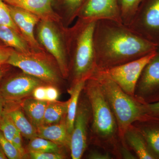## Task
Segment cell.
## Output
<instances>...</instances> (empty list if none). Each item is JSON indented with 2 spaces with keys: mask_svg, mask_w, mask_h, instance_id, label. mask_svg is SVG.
Here are the masks:
<instances>
[{
  "mask_svg": "<svg viewBox=\"0 0 159 159\" xmlns=\"http://www.w3.org/2000/svg\"><path fill=\"white\" fill-rule=\"evenodd\" d=\"M93 45L97 70H106L146 56L159 48L122 23L96 21Z\"/></svg>",
  "mask_w": 159,
  "mask_h": 159,
  "instance_id": "cell-1",
  "label": "cell"
},
{
  "mask_svg": "<svg viewBox=\"0 0 159 159\" xmlns=\"http://www.w3.org/2000/svg\"><path fill=\"white\" fill-rule=\"evenodd\" d=\"M84 92L92 110L91 139L98 148L121 159L122 145L116 119L97 79L92 76L86 80Z\"/></svg>",
  "mask_w": 159,
  "mask_h": 159,
  "instance_id": "cell-2",
  "label": "cell"
},
{
  "mask_svg": "<svg viewBox=\"0 0 159 159\" xmlns=\"http://www.w3.org/2000/svg\"><path fill=\"white\" fill-rule=\"evenodd\" d=\"M96 21L78 18L73 27L66 28L70 88L79 81L88 79L97 70L93 45Z\"/></svg>",
  "mask_w": 159,
  "mask_h": 159,
  "instance_id": "cell-3",
  "label": "cell"
},
{
  "mask_svg": "<svg viewBox=\"0 0 159 159\" xmlns=\"http://www.w3.org/2000/svg\"><path fill=\"white\" fill-rule=\"evenodd\" d=\"M92 76L99 82L117 122L122 145L126 131L134 122L155 119L150 115L148 104L125 93L104 71L96 70Z\"/></svg>",
  "mask_w": 159,
  "mask_h": 159,
  "instance_id": "cell-4",
  "label": "cell"
},
{
  "mask_svg": "<svg viewBox=\"0 0 159 159\" xmlns=\"http://www.w3.org/2000/svg\"><path fill=\"white\" fill-rule=\"evenodd\" d=\"M6 64L18 68L47 84L56 85L63 79L55 60L44 51L23 53L14 50Z\"/></svg>",
  "mask_w": 159,
  "mask_h": 159,
  "instance_id": "cell-5",
  "label": "cell"
},
{
  "mask_svg": "<svg viewBox=\"0 0 159 159\" xmlns=\"http://www.w3.org/2000/svg\"><path fill=\"white\" fill-rule=\"evenodd\" d=\"M58 23L40 20L37 25L38 41L57 62L63 78L69 77V59L66 39V29L60 30Z\"/></svg>",
  "mask_w": 159,
  "mask_h": 159,
  "instance_id": "cell-6",
  "label": "cell"
},
{
  "mask_svg": "<svg viewBox=\"0 0 159 159\" xmlns=\"http://www.w3.org/2000/svg\"><path fill=\"white\" fill-rule=\"evenodd\" d=\"M126 26L159 48V0H143Z\"/></svg>",
  "mask_w": 159,
  "mask_h": 159,
  "instance_id": "cell-7",
  "label": "cell"
},
{
  "mask_svg": "<svg viewBox=\"0 0 159 159\" xmlns=\"http://www.w3.org/2000/svg\"><path fill=\"white\" fill-rule=\"evenodd\" d=\"M84 95L85 97L81 98L80 94L71 134L70 150L73 159H81L88 147V130L92 119V110L85 93Z\"/></svg>",
  "mask_w": 159,
  "mask_h": 159,
  "instance_id": "cell-8",
  "label": "cell"
},
{
  "mask_svg": "<svg viewBox=\"0 0 159 159\" xmlns=\"http://www.w3.org/2000/svg\"><path fill=\"white\" fill-rule=\"evenodd\" d=\"M158 50L139 59L102 71H105L125 93L134 96L136 85L143 69L156 55Z\"/></svg>",
  "mask_w": 159,
  "mask_h": 159,
  "instance_id": "cell-9",
  "label": "cell"
},
{
  "mask_svg": "<svg viewBox=\"0 0 159 159\" xmlns=\"http://www.w3.org/2000/svg\"><path fill=\"white\" fill-rule=\"evenodd\" d=\"M134 97L145 104L159 102V48L143 69L136 85Z\"/></svg>",
  "mask_w": 159,
  "mask_h": 159,
  "instance_id": "cell-10",
  "label": "cell"
},
{
  "mask_svg": "<svg viewBox=\"0 0 159 159\" xmlns=\"http://www.w3.org/2000/svg\"><path fill=\"white\" fill-rule=\"evenodd\" d=\"M46 84L38 79L23 72L8 79L0 87V94L6 103L18 102L31 97L34 89Z\"/></svg>",
  "mask_w": 159,
  "mask_h": 159,
  "instance_id": "cell-11",
  "label": "cell"
},
{
  "mask_svg": "<svg viewBox=\"0 0 159 159\" xmlns=\"http://www.w3.org/2000/svg\"><path fill=\"white\" fill-rule=\"evenodd\" d=\"M77 18L94 21L111 20L122 23L118 0H88Z\"/></svg>",
  "mask_w": 159,
  "mask_h": 159,
  "instance_id": "cell-12",
  "label": "cell"
},
{
  "mask_svg": "<svg viewBox=\"0 0 159 159\" xmlns=\"http://www.w3.org/2000/svg\"><path fill=\"white\" fill-rule=\"evenodd\" d=\"M8 6L12 20L32 49L36 51H44L34 34L35 27L40 20L39 18L25 9Z\"/></svg>",
  "mask_w": 159,
  "mask_h": 159,
  "instance_id": "cell-13",
  "label": "cell"
},
{
  "mask_svg": "<svg viewBox=\"0 0 159 159\" xmlns=\"http://www.w3.org/2000/svg\"><path fill=\"white\" fill-rule=\"evenodd\" d=\"M54 0H3L10 6L25 9L40 19L59 23L62 17L53 9Z\"/></svg>",
  "mask_w": 159,
  "mask_h": 159,
  "instance_id": "cell-14",
  "label": "cell"
},
{
  "mask_svg": "<svg viewBox=\"0 0 159 159\" xmlns=\"http://www.w3.org/2000/svg\"><path fill=\"white\" fill-rule=\"evenodd\" d=\"M4 112L10 117L22 136L30 140L37 136V129L29 121L19 102L6 103Z\"/></svg>",
  "mask_w": 159,
  "mask_h": 159,
  "instance_id": "cell-15",
  "label": "cell"
},
{
  "mask_svg": "<svg viewBox=\"0 0 159 159\" xmlns=\"http://www.w3.org/2000/svg\"><path fill=\"white\" fill-rule=\"evenodd\" d=\"M37 136L48 139L62 148L70 149L71 135L67 127L66 116L58 123L42 125L37 129Z\"/></svg>",
  "mask_w": 159,
  "mask_h": 159,
  "instance_id": "cell-16",
  "label": "cell"
},
{
  "mask_svg": "<svg viewBox=\"0 0 159 159\" xmlns=\"http://www.w3.org/2000/svg\"><path fill=\"white\" fill-rule=\"evenodd\" d=\"M133 125L139 131L155 159H159V118L138 121Z\"/></svg>",
  "mask_w": 159,
  "mask_h": 159,
  "instance_id": "cell-17",
  "label": "cell"
},
{
  "mask_svg": "<svg viewBox=\"0 0 159 159\" xmlns=\"http://www.w3.org/2000/svg\"><path fill=\"white\" fill-rule=\"evenodd\" d=\"M124 141L128 148L133 151L138 159H155L143 136L133 124L125 132Z\"/></svg>",
  "mask_w": 159,
  "mask_h": 159,
  "instance_id": "cell-18",
  "label": "cell"
},
{
  "mask_svg": "<svg viewBox=\"0 0 159 159\" xmlns=\"http://www.w3.org/2000/svg\"><path fill=\"white\" fill-rule=\"evenodd\" d=\"M48 102L29 97L19 102L29 121L37 129L43 125Z\"/></svg>",
  "mask_w": 159,
  "mask_h": 159,
  "instance_id": "cell-19",
  "label": "cell"
},
{
  "mask_svg": "<svg viewBox=\"0 0 159 159\" xmlns=\"http://www.w3.org/2000/svg\"><path fill=\"white\" fill-rule=\"evenodd\" d=\"M0 40L17 52L28 53L34 51L21 34L8 26L0 25Z\"/></svg>",
  "mask_w": 159,
  "mask_h": 159,
  "instance_id": "cell-20",
  "label": "cell"
},
{
  "mask_svg": "<svg viewBox=\"0 0 159 159\" xmlns=\"http://www.w3.org/2000/svg\"><path fill=\"white\" fill-rule=\"evenodd\" d=\"M85 81V80L79 81L73 86L70 88L68 90L69 93L70 95V98L69 99L70 101L66 115V123L68 130L70 135L74 127L80 97L84 88Z\"/></svg>",
  "mask_w": 159,
  "mask_h": 159,
  "instance_id": "cell-21",
  "label": "cell"
},
{
  "mask_svg": "<svg viewBox=\"0 0 159 159\" xmlns=\"http://www.w3.org/2000/svg\"><path fill=\"white\" fill-rule=\"evenodd\" d=\"M70 100L48 102L46 107L43 125L56 124L66 116Z\"/></svg>",
  "mask_w": 159,
  "mask_h": 159,
  "instance_id": "cell-22",
  "label": "cell"
},
{
  "mask_svg": "<svg viewBox=\"0 0 159 159\" xmlns=\"http://www.w3.org/2000/svg\"><path fill=\"white\" fill-rule=\"evenodd\" d=\"M66 26L70 25L78 15L88 0H59Z\"/></svg>",
  "mask_w": 159,
  "mask_h": 159,
  "instance_id": "cell-23",
  "label": "cell"
},
{
  "mask_svg": "<svg viewBox=\"0 0 159 159\" xmlns=\"http://www.w3.org/2000/svg\"><path fill=\"white\" fill-rule=\"evenodd\" d=\"M61 146L50 140L36 136L30 140L27 146V152L36 151L40 152L63 153Z\"/></svg>",
  "mask_w": 159,
  "mask_h": 159,
  "instance_id": "cell-24",
  "label": "cell"
},
{
  "mask_svg": "<svg viewBox=\"0 0 159 159\" xmlns=\"http://www.w3.org/2000/svg\"><path fill=\"white\" fill-rule=\"evenodd\" d=\"M143 0H118L122 23L128 25Z\"/></svg>",
  "mask_w": 159,
  "mask_h": 159,
  "instance_id": "cell-25",
  "label": "cell"
},
{
  "mask_svg": "<svg viewBox=\"0 0 159 159\" xmlns=\"http://www.w3.org/2000/svg\"><path fill=\"white\" fill-rule=\"evenodd\" d=\"M0 130L5 138L11 142L14 137L20 133L12 119L4 111L0 120Z\"/></svg>",
  "mask_w": 159,
  "mask_h": 159,
  "instance_id": "cell-26",
  "label": "cell"
},
{
  "mask_svg": "<svg viewBox=\"0 0 159 159\" xmlns=\"http://www.w3.org/2000/svg\"><path fill=\"white\" fill-rule=\"evenodd\" d=\"M0 145L3 151L9 159H20L24 158L22 155L16 148L14 145L8 139H6L0 130Z\"/></svg>",
  "mask_w": 159,
  "mask_h": 159,
  "instance_id": "cell-27",
  "label": "cell"
},
{
  "mask_svg": "<svg viewBox=\"0 0 159 159\" xmlns=\"http://www.w3.org/2000/svg\"><path fill=\"white\" fill-rule=\"evenodd\" d=\"M0 25L8 26L21 34L12 20L8 5L3 0H0Z\"/></svg>",
  "mask_w": 159,
  "mask_h": 159,
  "instance_id": "cell-28",
  "label": "cell"
},
{
  "mask_svg": "<svg viewBox=\"0 0 159 159\" xmlns=\"http://www.w3.org/2000/svg\"><path fill=\"white\" fill-rule=\"evenodd\" d=\"M30 159H63L66 157L63 153L57 152H40L28 151Z\"/></svg>",
  "mask_w": 159,
  "mask_h": 159,
  "instance_id": "cell-29",
  "label": "cell"
},
{
  "mask_svg": "<svg viewBox=\"0 0 159 159\" xmlns=\"http://www.w3.org/2000/svg\"><path fill=\"white\" fill-rule=\"evenodd\" d=\"M14 49L6 45L0 40V65L6 64Z\"/></svg>",
  "mask_w": 159,
  "mask_h": 159,
  "instance_id": "cell-30",
  "label": "cell"
},
{
  "mask_svg": "<svg viewBox=\"0 0 159 159\" xmlns=\"http://www.w3.org/2000/svg\"><path fill=\"white\" fill-rule=\"evenodd\" d=\"M59 97V91L55 85H46V100L47 102L57 101Z\"/></svg>",
  "mask_w": 159,
  "mask_h": 159,
  "instance_id": "cell-31",
  "label": "cell"
},
{
  "mask_svg": "<svg viewBox=\"0 0 159 159\" xmlns=\"http://www.w3.org/2000/svg\"><path fill=\"white\" fill-rule=\"evenodd\" d=\"M87 157L89 159H111L113 156L104 150L93 149L90 151Z\"/></svg>",
  "mask_w": 159,
  "mask_h": 159,
  "instance_id": "cell-32",
  "label": "cell"
},
{
  "mask_svg": "<svg viewBox=\"0 0 159 159\" xmlns=\"http://www.w3.org/2000/svg\"><path fill=\"white\" fill-rule=\"evenodd\" d=\"M46 85L47 84H43V85L37 87L33 91L31 97L37 100L47 101L46 100Z\"/></svg>",
  "mask_w": 159,
  "mask_h": 159,
  "instance_id": "cell-33",
  "label": "cell"
},
{
  "mask_svg": "<svg viewBox=\"0 0 159 159\" xmlns=\"http://www.w3.org/2000/svg\"><path fill=\"white\" fill-rule=\"evenodd\" d=\"M21 138L22 135L20 134H17L12 139L11 143L13 144L16 148L18 150L24 158L27 155V152L23 147L22 140Z\"/></svg>",
  "mask_w": 159,
  "mask_h": 159,
  "instance_id": "cell-34",
  "label": "cell"
},
{
  "mask_svg": "<svg viewBox=\"0 0 159 159\" xmlns=\"http://www.w3.org/2000/svg\"><path fill=\"white\" fill-rule=\"evenodd\" d=\"M127 147L122 145L121 148V159H138L135 154H134Z\"/></svg>",
  "mask_w": 159,
  "mask_h": 159,
  "instance_id": "cell-35",
  "label": "cell"
},
{
  "mask_svg": "<svg viewBox=\"0 0 159 159\" xmlns=\"http://www.w3.org/2000/svg\"><path fill=\"white\" fill-rule=\"evenodd\" d=\"M150 115L153 117L159 118V102L148 104Z\"/></svg>",
  "mask_w": 159,
  "mask_h": 159,
  "instance_id": "cell-36",
  "label": "cell"
},
{
  "mask_svg": "<svg viewBox=\"0 0 159 159\" xmlns=\"http://www.w3.org/2000/svg\"><path fill=\"white\" fill-rule=\"evenodd\" d=\"M5 104H6V102L0 94V120L2 119V117L4 113Z\"/></svg>",
  "mask_w": 159,
  "mask_h": 159,
  "instance_id": "cell-37",
  "label": "cell"
},
{
  "mask_svg": "<svg viewBox=\"0 0 159 159\" xmlns=\"http://www.w3.org/2000/svg\"><path fill=\"white\" fill-rule=\"evenodd\" d=\"M6 64L0 65V80L2 78L7 71V67L5 66Z\"/></svg>",
  "mask_w": 159,
  "mask_h": 159,
  "instance_id": "cell-38",
  "label": "cell"
},
{
  "mask_svg": "<svg viewBox=\"0 0 159 159\" xmlns=\"http://www.w3.org/2000/svg\"><path fill=\"white\" fill-rule=\"evenodd\" d=\"M7 159V157L5 154V152L3 151L2 148L0 145V159Z\"/></svg>",
  "mask_w": 159,
  "mask_h": 159,
  "instance_id": "cell-39",
  "label": "cell"
}]
</instances>
